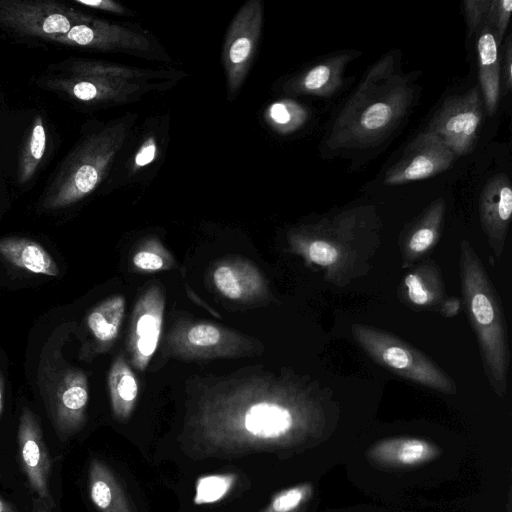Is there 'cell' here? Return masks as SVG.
<instances>
[{
    "instance_id": "6da1fadb",
    "label": "cell",
    "mask_w": 512,
    "mask_h": 512,
    "mask_svg": "<svg viewBox=\"0 0 512 512\" xmlns=\"http://www.w3.org/2000/svg\"><path fill=\"white\" fill-rule=\"evenodd\" d=\"M415 89L397 73L393 56L379 60L337 116L327 145L332 149H359L384 140L406 115Z\"/></svg>"
},
{
    "instance_id": "7a4b0ae2",
    "label": "cell",
    "mask_w": 512,
    "mask_h": 512,
    "mask_svg": "<svg viewBox=\"0 0 512 512\" xmlns=\"http://www.w3.org/2000/svg\"><path fill=\"white\" fill-rule=\"evenodd\" d=\"M462 304L477 337L486 378L499 397L507 390L509 346L500 298L468 240L460 242Z\"/></svg>"
},
{
    "instance_id": "3957f363",
    "label": "cell",
    "mask_w": 512,
    "mask_h": 512,
    "mask_svg": "<svg viewBox=\"0 0 512 512\" xmlns=\"http://www.w3.org/2000/svg\"><path fill=\"white\" fill-rule=\"evenodd\" d=\"M135 115L122 117L87 136L62 162L42 199V207L57 210L91 194L106 177L122 148Z\"/></svg>"
},
{
    "instance_id": "277c9868",
    "label": "cell",
    "mask_w": 512,
    "mask_h": 512,
    "mask_svg": "<svg viewBox=\"0 0 512 512\" xmlns=\"http://www.w3.org/2000/svg\"><path fill=\"white\" fill-rule=\"evenodd\" d=\"M357 216L346 212L311 225L298 244L305 258L323 268L325 279L338 286L366 271L376 250V243H368L367 221Z\"/></svg>"
},
{
    "instance_id": "5b68a950",
    "label": "cell",
    "mask_w": 512,
    "mask_h": 512,
    "mask_svg": "<svg viewBox=\"0 0 512 512\" xmlns=\"http://www.w3.org/2000/svg\"><path fill=\"white\" fill-rule=\"evenodd\" d=\"M291 407L276 400H258L209 421L206 435L222 448H261L278 444L296 425Z\"/></svg>"
},
{
    "instance_id": "8992f818",
    "label": "cell",
    "mask_w": 512,
    "mask_h": 512,
    "mask_svg": "<svg viewBox=\"0 0 512 512\" xmlns=\"http://www.w3.org/2000/svg\"><path fill=\"white\" fill-rule=\"evenodd\" d=\"M358 345L377 364L409 381L444 394H456L453 379L431 358L401 338L366 324L352 326Z\"/></svg>"
},
{
    "instance_id": "52a82bcc",
    "label": "cell",
    "mask_w": 512,
    "mask_h": 512,
    "mask_svg": "<svg viewBox=\"0 0 512 512\" xmlns=\"http://www.w3.org/2000/svg\"><path fill=\"white\" fill-rule=\"evenodd\" d=\"M173 82H131L102 75L93 70L88 60L65 63V74L47 78V89L65 94L87 104H122L133 102L152 90L165 89Z\"/></svg>"
},
{
    "instance_id": "ba28073f",
    "label": "cell",
    "mask_w": 512,
    "mask_h": 512,
    "mask_svg": "<svg viewBox=\"0 0 512 512\" xmlns=\"http://www.w3.org/2000/svg\"><path fill=\"white\" fill-rule=\"evenodd\" d=\"M94 17L51 0H0V28L16 36L51 42Z\"/></svg>"
},
{
    "instance_id": "9c48e42d",
    "label": "cell",
    "mask_w": 512,
    "mask_h": 512,
    "mask_svg": "<svg viewBox=\"0 0 512 512\" xmlns=\"http://www.w3.org/2000/svg\"><path fill=\"white\" fill-rule=\"evenodd\" d=\"M263 12L261 0H248L227 29L222 60L229 100L237 96L251 68L261 36Z\"/></svg>"
},
{
    "instance_id": "30bf717a",
    "label": "cell",
    "mask_w": 512,
    "mask_h": 512,
    "mask_svg": "<svg viewBox=\"0 0 512 512\" xmlns=\"http://www.w3.org/2000/svg\"><path fill=\"white\" fill-rule=\"evenodd\" d=\"M483 116V98L477 86L447 97L430 120L426 132L437 137L456 157L472 152Z\"/></svg>"
},
{
    "instance_id": "8fae6325",
    "label": "cell",
    "mask_w": 512,
    "mask_h": 512,
    "mask_svg": "<svg viewBox=\"0 0 512 512\" xmlns=\"http://www.w3.org/2000/svg\"><path fill=\"white\" fill-rule=\"evenodd\" d=\"M89 400L87 377L75 368L60 370L45 394L47 414L62 442L77 434L85 424Z\"/></svg>"
},
{
    "instance_id": "7c38bea8",
    "label": "cell",
    "mask_w": 512,
    "mask_h": 512,
    "mask_svg": "<svg viewBox=\"0 0 512 512\" xmlns=\"http://www.w3.org/2000/svg\"><path fill=\"white\" fill-rule=\"evenodd\" d=\"M51 42L76 48L124 52L145 57H149L153 51L151 39L145 33L97 18L73 26L67 33L52 38Z\"/></svg>"
},
{
    "instance_id": "4fadbf2b",
    "label": "cell",
    "mask_w": 512,
    "mask_h": 512,
    "mask_svg": "<svg viewBox=\"0 0 512 512\" xmlns=\"http://www.w3.org/2000/svg\"><path fill=\"white\" fill-rule=\"evenodd\" d=\"M455 154L433 134L423 131L385 173L386 185H401L435 176L451 167Z\"/></svg>"
},
{
    "instance_id": "5bb4252c",
    "label": "cell",
    "mask_w": 512,
    "mask_h": 512,
    "mask_svg": "<svg viewBox=\"0 0 512 512\" xmlns=\"http://www.w3.org/2000/svg\"><path fill=\"white\" fill-rule=\"evenodd\" d=\"M17 441L22 469L30 489L40 500L53 506L50 492L51 457L40 420L27 407L20 414Z\"/></svg>"
},
{
    "instance_id": "9a60e30c",
    "label": "cell",
    "mask_w": 512,
    "mask_h": 512,
    "mask_svg": "<svg viewBox=\"0 0 512 512\" xmlns=\"http://www.w3.org/2000/svg\"><path fill=\"white\" fill-rule=\"evenodd\" d=\"M482 229L496 257L503 253L512 214V188L505 174L493 176L483 187L479 200Z\"/></svg>"
},
{
    "instance_id": "2e32d148",
    "label": "cell",
    "mask_w": 512,
    "mask_h": 512,
    "mask_svg": "<svg viewBox=\"0 0 512 512\" xmlns=\"http://www.w3.org/2000/svg\"><path fill=\"white\" fill-rule=\"evenodd\" d=\"M163 320V300L157 289L138 302L133 321L131 350L138 369H144L158 346Z\"/></svg>"
},
{
    "instance_id": "e0dca14e",
    "label": "cell",
    "mask_w": 512,
    "mask_h": 512,
    "mask_svg": "<svg viewBox=\"0 0 512 512\" xmlns=\"http://www.w3.org/2000/svg\"><path fill=\"white\" fill-rule=\"evenodd\" d=\"M445 202L433 201L402 236L400 251L402 267H410L428 253L439 241L443 227Z\"/></svg>"
},
{
    "instance_id": "ac0fdd59",
    "label": "cell",
    "mask_w": 512,
    "mask_h": 512,
    "mask_svg": "<svg viewBox=\"0 0 512 512\" xmlns=\"http://www.w3.org/2000/svg\"><path fill=\"white\" fill-rule=\"evenodd\" d=\"M440 454L438 447L421 438L394 437L373 444L367 457L385 467H414L425 464Z\"/></svg>"
},
{
    "instance_id": "d6986e66",
    "label": "cell",
    "mask_w": 512,
    "mask_h": 512,
    "mask_svg": "<svg viewBox=\"0 0 512 512\" xmlns=\"http://www.w3.org/2000/svg\"><path fill=\"white\" fill-rule=\"evenodd\" d=\"M352 55L342 54L325 59L287 81L283 90L288 94L329 96L342 84L344 68Z\"/></svg>"
},
{
    "instance_id": "ffe728a7",
    "label": "cell",
    "mask_w": 512,
    "mask_h": 512,
    "mask_svg": "<svg viewBox=\"0 0 512 512\" xmlns=\"http://www.w3.org/2000/svg\"><path fill=\"white\" fill-rule=\"evenodd\" d=\"M402 298L415 308H439L445 298V286L440 268L425 261L411 269L403 280Z\"/></svg>"
},
{
    "instance_id": "44dd1931",
    "label": "cell",
    "mask_w": 512,
    "mask_h": 512,
    "mask_svg": "<svg viewBox=\"0 0 512 512\" xmlns=\"http://www.w3.org/2000/svg\"><path fill=\"white\" fill-rule=\"evenodd\" d=\"M477 54L482 97L487 112L491 116L498 107L501 71L499 46L488 24H484L478 37Z\"/></svg>"
},
{
    "instance_id": "7402d4cb",
    "label": "cell",
    "mask_w": 512,
    "mask_h": 512,
    "mask_svg": "<svg viewBox=\"0 0 512 512\" xmlns=\"http://www.w3.org/2000/svg\"><path fill=\"white\" fill-rule=\"evenodd\" d=\"M0 256L15 267L28 272L58 276L57 262L39 243L23 237L0 238Z\"/></svg>"
},
{
    "instance_id": "603a6c76",
    "label": "cell",
    "mask_w": 512,
    "mask_h": 512,
    "mask_svg": "<svg viewBox=\"0 0 512 512\" xmlns=\"http://www.w3.org/2000/svg\"><path fill=\"white\" fill-rule=\"evenodd\" d=\"M88 490L90 499L99 512H133L113 471L96 458L89 465Z\"/></svg>"
},
{
    "instance_id": "cb8c5ba5",
    "label": "cell",
    "mask_w": 512,
    "mask_h": 512,
    "mask_svg": "<svg viewBox=\"0 0 512 512\" xmlns=\"http://www.w3.org/2000/svg\"><path fill=\"white\" fill-rule=\"evenodd\" d=\"M109 392L112 410L119 420H126L135 405L138 395L136 378L126 362L118 358L109 373Z\"/></svg>"
},
{
    "instance_id": "d4e9b609",
    "label": "cell",
    "mask_w": 512,
    "mask_h": 512,
    "mask_svg": "<svg viewBox=\"0 0 512 512\" xmlns=\"http://www.w3.org/2000/svg\"><path fill=\"white\" fill-rule=\"evenodd\" d=\"M124 310V298L114 296L100 303L88 314L86 326L95 341L106 344L117 337Z\"/></svg>"
},
{
    "instance_id": "484cf974",
    "label": "cell",
    "mask_w": 512,
    "mask_h": 512,
    "mask_svg": "<svg viewBox=\"0 0 512 512\" xmlns=\"http://www.w3.org/2000/svg\"><path fill=\"white\" fill-rule=\"evenodd\" d=\"M47 135L42 117L37 115L34 118L28 138L23 147L19 165L18 182L26 184L35 175L46 151Z\"/></svg>"
},
{
    "instance_id": "4316f807",
    "label": "cell",
    "mask_w": 512,
    "mask_h": 512,
    "mask_svg": "<svg viewBox=\"0 0 512 512\" xmlns=\"http://www.w3.org/2000/svg\"><path fill=\"white\" fill-rule=\"evenodd\" d=\"M307 116V110L290 99L272 103L265 112L267 123L281 134H289L300 128L306 121Z\"/></svg>"
},
{
    "instance_id": "83f0119b",
    "label": "cell",
    "mask_w": 512,
    "mask_h": 512,
    "mask_svg": "<svg viewBox=\"0 0 512 512\" xmlns=\"http://www.w3.org/2000/svg\"><path fill=\"white\" fill-rule=\"evenodd\" d=\"M235 473L201 476L196 480L193 502L204 505L218 502L226 497L236 483Z\"/></svg>"
},
{
    "instance_id": "f1b7e54d",
    "label": "cell",
    "mask_w": 512,
    "mask_h": 512,
    "mask_svg": "<svg viewBox=\"0 0 512 512\" xmlns=\"http://www.w3.org/2000/svg\"><path fill=\"white\" fill-rule=\"evenodd\" d=\"M246 276L236 265H220L213 273V282L226 298L239 300L252 289V276Z\"/></svg>"
},
{
    "instance_id": "f546056e",
    "label": "cell",
    "mask_w": 512,
    "mask_h": 512,
    "mask_svg": "<svg viewBox=\"0 0 512 512\" xmlns=\"http://www.w3.org/2000/svg\"><path fill=\"white\" fill-rule=\"evenodd\" d=\"M312 494L313 486L308 482L284 489L275 494L261 512H298Z\"/></svg>"
},
{
    "instance_id": "4dcf8cb0",
    "label": "cell",
    "mask_w": 512,
    "mask_h": 512,
    "mask_svg": "<svg viewBox=\"0 0 512 512\" xmlns=\"http://www.w3.org/2000/svg\"><path fill=\"white\" fill-rule=\"evenodd\" d=\"M512 12L511 0H491L486 23L492 29L498 46L501 44Z\"/></svg>"
},
{
    "instance_id": "1f68e13d",
    "label": "cell",
    "mask_w": 512,
    "mask_h": 512,
    "mask_svg": "<svg viewBox=\"0 0 512 512\" xmlns=\"http://www.w3.org/2000/svg\"><path fill=\"white\" fill-rule=\"evenodd\" d=\"M221 330L210 324H198L187 333L188 342L195 347H211L221 341Z\"/></svg>"
},
{
    "instance_id": "d6a6232c",
    "label": "cell",
    "mask_w": 512,
    "mask_h": 512,
    "mask_svg": "<svg viewBox=\"0 0 512 512\" xmlns=\"http://www.w3.org/2000/svg\"><path fill=\"white\" fill-rule=\"evenodd\" d=\"M490 1L467 0L464 2V10L470 34H474L482 24L486 23Z\"/></svg>"
},
{
    "instance_id": "836d02e7",
    "label": "cell",
    "mask_w": 512,
    "mask_h": 512,
    "mask_svg": "<svg viewBox=\"0 0 512 512\" xmlns=\"http://www.w3.org/2000/svg\"><path fill=\"white\" fill-rule=\"evenodd\" d=\"M157 152L156 138L154 136L147 137L134 155L132 171L135 172L152 163L156 158Z\"/></svg>"
},
{
    "instance_id": "e575fe53",
    "label": "cell",
    "mask_w": 512,
    "mask_h": 512,
    "mask_svg": "<svg viewBox=\"0 0 512 512\" xmlns=\"http://www.w3.org/2000/svg\"><path fill=\"white\" fill-rule=\"evenodd\" d=\"M133 264L141 270L157 271L165 267V259L151 250L137 252L132 258Z\"/></svg>"
},
{
    "instance_id": "d590c367",
    "label": "cell",
    "mask_w": 512,
    "mask_h": 512,
    "mask_svg": "<svg viewBox=\"0 0 512 512\" xmlns=\"http://www.w3.org/2000/svg\"><path fill=\"white\" fill-rule=\"evenodd\" d=\"M74 3L106 12L125 14L126 8L112 0H75Z\"/></svg>"
},
{
    "instance_id": "8d00e7d4",
    "label": "cell",
    "mask_w": 512,
    "mask_h": 512,
    "mask_svg": "<svg viewBox=\"0 0 512 512\" xmlns=\"http://www.w3.org/2000/svg\"><path fill=\"white\" fill-rule=\"evenodd\" d=\"M502 79L506 91H510L512 87V40L511 35L508 36L505 51L503 53Z\"/></svg>"
},
{
    "instance_id": "74e56055",
    "label": "cell",
    "mask_w": 512,
    "mask_h": 512,
    "mask_svg": "<svg viewBox=\"0 0 512 512\" xmlns=\"http://www.w3.org/2000/svg\"><path fill=\"white\" fill-rule=\"evenodd\" d=\"M439 308V312L443 317H454L462 308V300L454 296L444 298Z\"/></svg>"
},
{
    "instance_id": "f35d334b",
    "label": "cell",
    "mask_w": 512,
    "mask_h": 512,
    "mask_svg": "<svg viewBox=\"0 0 512 512\" xmlns=\"http://www.w3.org/2000/svg\"><path fill=\"white\" fill-rule=\"evenodd\" d=\"M52 507V505L47 504L38 498L34 501L32 512H53Z\"/></svg>"
},
{
    "instance_id": "ab89813d",
    "label": "cell",
    "mask_w": 512,
    "mask_h": 512,
    "mask_svg": "<svg viewBox=\"0 0 512 512\" xmlns=\"http://www.w3.org/2000/svg\"><path fill=\"white\" fill-rule=\"evenodd\" d=\"M0 512H18L11 503L0 496Z\"/></svg>"
},
{
    "instance_id": "60d3db41",
    "label": "cell",
    "mask_w": 512,
    "mask_h": 512,
    "mask_svg": "<svg viewBox=\"0 0 512 512\" xmlns=\"http://www.w3.org/2000/svg\"><path fill=\"white\" fill-rule=\"evenodd\" d=\"M3 396H4V377L0 370V417L3 410Z\"/></svg>"
},
{
    "instance_id": "b9f144b4",
    "label": "cell",
    "mask_w": 512,
    "mask_h": 512,
    "mask_svg": "<svg viewBox=\"0 0 512 512\" xmlns=\"http://www.w3.org/2000/svg\"><path fill=\"white\" fill-rule=\"evenodd\" d=\"M1 475V474H0Z\"/></svg>"
}]
</instances>
